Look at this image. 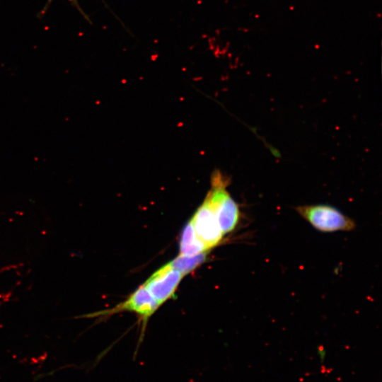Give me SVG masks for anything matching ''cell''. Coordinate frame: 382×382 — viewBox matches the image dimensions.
Wrapping results in <instances>:
<instances>
[{"label":"cell","mask_w":382,"mask_h":382,"mask_svg":"<svg viewBox=\"0 0 382 382\" xmlns=\"http://www.w3.org/2000/svg\"><path fill=\"white\" fill-rule=\"evenodd\" d=\"M227 180L220 172L212 175V187L206 199L209 202L223 234L231 232L240 219L238 204L226 190Z\"/></svg>","instance_id":"1"},{"label":"cell","mask_w":382,"mask_h":382,"mask_svg":"<svg viewBox=\"0 0 382 382\" xmlns=\"http://www.w3.org/2000/svg\"><path fill=\"white\" fill-rule=\"evenodd\" d=\"M296 209L312 226L322 232L349 231L356 226L352 219L332 206L303 205Z\"/></svg>","instance_id":"2"},{"label":"cell","mask_w":382,"mask_h":382,"mask_svg":"<svg viewBox=\"0 0 382 382\" xmlns=\"http://www.w3.org/2000/svg\"><path fill=\"white\" fill-rule=\"evenodd\" d=\"M190 221L196 235L207 250L216 246L222 240L224 234L206 199L197 209Z\"/></svg>","instance_id":"3"},{"label":"cell","mask_w":382,"mask_h":382,"mask_svg":"<svg viewBox=\"0 0 382 382\" xmlns=\"http://www.w3.org/2000/svg\"><path fill=\"white\" fill-rule=\"evenodd\" d=\"M183 275L169 263L156 270L143 284L159 305L172 297Z\"/></svg>","instance_id":"4"},{"label":"cell","mask_w":382,"mask_h":382,"mask_svg":"<svg viewBox=\"0 0 382 382\" xmlns=\"http://www.w3.org/2000/svg\"><path fill=\"white\" fill-rule=\"evenodd\" d=\"M160 305L151 296L146 288L142 285L135 290L124 302L109 311L97 312L87 316H108L120 311H132L146 320Z\"/></svg>","instance_id":"5"},{"label":"cell","mask_w":382,"mask_h":382,"mask_svg":"<svg viewBox=\"0 0 382 382\" xmlns=\"http://www.w3.org/2000/svg\"><path fill=\"white\" fill-rule=\"evenodd\" d=\"M180 255H192L206 252L207 250L198 238L190 221L185 226L179 241Z\"/></svg>","instance_id":"6"},{"label":"cell","mask_w":382,"mask_h":382,"mask_svg":"<svg viewBox=\"0 0 382 382\" xmlns=\"http://www.w3.org/2000/svg\"><path fill=\"white\" fill-rule=\"evenodd\" d=\"M206 255V252L192 255H179L168 263L184 276L202 265L205 261Z\"/></svg>","instance_id":"7"}]
</instances>
